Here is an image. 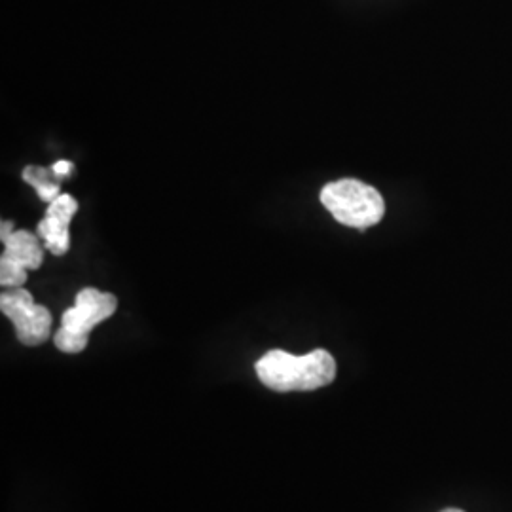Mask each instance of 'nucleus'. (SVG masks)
Returning a JSON list of instances; mask_svg holds the SVG:
<instances>
[{
    "label": "nucleus",
    "mask_w": 512,
    "mask_h": 512,
    "mask_svg": "<svg viewBox=\"0 0 512 512\" xmlns=\"http://www.w3.org/2000/svg\"><path fill=\"white\" fill-rule=\"evenodd\" d=\"M255 370L258 380L277 393L313 391L334 382L336 361L327 349H313L306 355L274 349L256 363Z\"/></svg>",
    "instance_id": "nucleus-1"
},
{
    "label": "nucleus",
    "mask_w": 512,
    "mask_h": 512,
    "mask_svg": "<svg viewBox=\"0 0 512 512\" xmlns=\"http://www.w3.org/2000/svg\"><path fill=\"white\" fill-rule=\"evenodd\" d=\"M321 203L336 222L355 230H368L385 217L384 196L359 179H338L325 184Z\"/></svg>",
    "instance_id": "nucleus-2"
},
{
    "label": "nucleus",
    "mask_w": 512,
    "mask_h": 512,
    "mask_svg": "<svg viewBox=\"0 0 512 512\" xmlns=\"http://www.w3.org/2000/svg\"><path fill=\"white\" fill-rule=\"evenodd\" d=\"M118 308V298L95 287H86L76 294L73 308L63 313L61 327L55 332V348L63 353H82L88 348L92 330L110 319Z\"/></svg>",
    "instance_id": "nucleus-3"
},
{
    "label": "nucleus",
    "mask_w": 512,
    "mask_h": 512,
    "mask_svg": "<svg viewBox=\"0 0 512 512\" xmlns=\"http://www.w3.org/2000/svg\"><path fill=\"white\" fill-rule=\"evenodd\" d=\"M0 310L12 321L23 346H42L52 334V313L33 300L25 287L8 289L0 294Z\"/></svg>",
    "instance_id": "nucleus-4"
},
{
    "label": "nucleus",
    "mask_w": 512,
    "mask_h": 512,
    "mask_svg": "<svg viewBox=\"0 0 512 512\" xmlns=\"http://www.w3.org/2000/svg\"><path fill=\"white\" fill-rule=\"evenodd\" d=\"M4 251L0 256V285L18 289L27 281L29 270H38L44 262V241L29 230H12L2 238Z\"/></svg>",
    "instance_id": "nucleus-5"
},
{
    "label": "nucleus",
    "mask_w": 512,
    "mask_h": 512,
    "mask_svg": "<svg viewBox=\"0 0 512 512\" xmlns=\"http://www.w3.org/2000/svg\"><path fill=\"white\" fill-rule=\"evenodd\" d=\"M78 213V202L71 194H61L48 203L44 219L38 222V238L44 241L46 251L54 256H63L71 249V220Z\"/></svg>",
    "instance_id": "nucleus-6"
},
{
    "label": "nucleus",
    "mask_w": 512,
    "mask_h": 512,
    "mask_svg": "<svg viewBox=\"0 0 512 512\" xmlns=\"http://www.w3.org/2000/svg\"><path fill=\"white\" fill-rule=\"evenodd\" d=\"M21 179L27 184H31L37 190L38 198L42 202L52 203L61 196V181L63 177L57 175L54 167H44V165H27L21 171Z\"/></svg>",
    "instance_id": "nucleus-7"
},
{
    "label": "nucleus",
    "mask_w": 512,
    "mask_h": 512,
    "mask_svg": "<svg viewBox=\"0 0 512 512\" xmlns=\"http://www.w3.org/2000/svg\"><path fill=\"white\" fill-rule=\"evenodd\" d=\"M52 167H54L55 173H57V175H61L63 179H65V177H69V173H73L74 169V165L71 164L69 160H59V162H55Z\"/></svg>",
    "instance_id": "nucleus-8"
},
{
    "label": "nucleus",
    "mask_w": 512,
    "mask_h": 512,
    "mask_svg": "<svg viewBox=\"0 0 512 512\" xmlns=\"http://www.w3.org/2000/svg\"><path fill=\"white\" fill-rule=\"evenodd\" d=\"M442 512H463V511H459V509H446V511H442Z\"/></svg>",
    "instance_id": "nucleus-9"
}]
</instances>
